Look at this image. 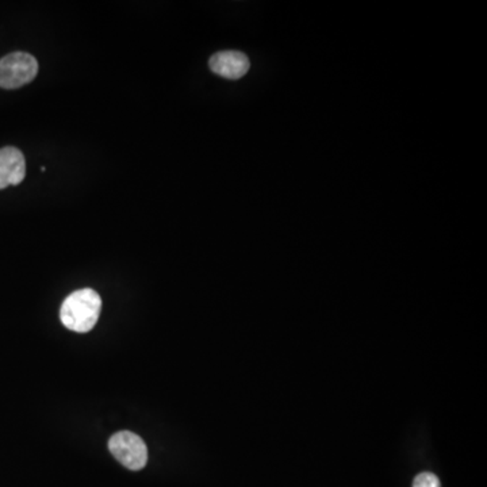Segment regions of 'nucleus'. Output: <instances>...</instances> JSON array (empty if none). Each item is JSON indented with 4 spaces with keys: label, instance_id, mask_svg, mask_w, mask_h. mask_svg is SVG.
Returning a JSON list of instances; mask_svg holds the SVG:
<instances>
[{
    "label": "nucleus",
    "instance_id": "obj_4",
    "mask_svg": "<svg viewBox=\"0 0 487 487\" xmlns=\"http://www.w3.org/2000/svg\"><path fill=\"white\" fill-rule=\"evenodd\" d=\"M210 70L215 75L223 76L229 80H237L246 76L251 67L248 57L241 52H218L209 62Z\"/></svg>",
    "mask_w": 487,
    "mask_h": 487
},
{
    "label": "nucleus",
    "instance_id": "obj_5",
    "mask_svg": "<svg viewBox=\"0 0 487 487\" xmlns=\"http://www.w3.org/2000/svg\"><path fill=\"white\" fill-rule=\"evenodd\" d=\"M25 176L26 162L22 152L14 147L0 149V189L22 183Z\"/></svg>",
    "mask_w": 487,
    "mask_h": 487
},
{
    "label": "nucleus",
    "instance_id": "obj_6",
    "mask_svg": "<svg viewBox=\"0 0 487 487\" xmlns=\"http://www.w3.org/2000/svg\"><path fill=\"white\" fill-rule=\"evenodd\" d=\"M413 487H441V481L434 474L421 473L413 481Z\"/></svg>",
    "mask_w": 487,
    "mask_h": 487
},
{
    "label": "nucleus",
    "instance_id": "obj_2",
    "mask_svg": "<svg viewBox=\"0 0 487 487\" xmlns=\"http://www.w3.org/2000/svg\"><path fill=\"white\" fill-rule=\"evenodd\" d=\"M38 73V63L31 55L15 52L0 60V87L20 88L30 83Z\"/></svg>",
    "mask_w": 487,
    "mask_h": 487
},
{
    "label": "nucleus",
    "instance_id": "obj_1",
    "mask_svg": "<svg viewBox=\"0 0 487 487\" xmlns=\"http://www.w3.org/2000/svg\"><path fill=\"white\" fill-rule=\"evenodd\" d=\"M101 310L102 299L95 290H78L65 299L60 318L71 331L86 333L97 325Z\"/></svg>",
    "mask_w": 487,
    "mask_h": 487
},
{
    "label": "nucleus",
    "instance_id": "obj_3",
    "mask_svg": "<svg viewBox=\"0 0 487 487\" xmlns=\"http://www.w3.org/2000/svg\"><path fill=\"white\" fill-rule=\"evenodd\" d=\"M109 449L115 459L129 470L139 471L148 462V449L141 437L133 432L122 431L110 439Z\"/></svg>",
    "mask_w": 487,
    "mask_h": 487
}]
</instances>
